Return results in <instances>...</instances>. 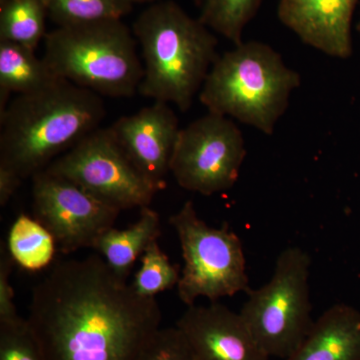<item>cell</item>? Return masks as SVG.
<instances>
[{"mask_svg": "<svg viewBox=\"0 0 360 360\" xmlns=\"http://www.w3.org/2000/svg\"><path fill=\"white\" fill-rule=\"evenodd\" d=\"M14 262L6 246L0 248V322L14 321L20 319L14 302V290L11 276Z\"/></svg>", "mask_w": 360, "mask_h": 360, "instance_id": "cell-24", "label": "cell"}, {"mask_svg": "<svg viewBox=\"0 0 360 360\" xmlns=\"http://www.w3.org/2000/svg\"><path fill=\"white\" fill-rule=\"evenodd\" d=\"M32 182L33 217L49 229L63 255L94 250L122 212L47 170L34 175Z\"/></svg>", "mask_w": 360, "mask_h": 360, "instance_id": "cell-10", "label": "cell"}, {"mask_svg": "<svg viewBox=\"0 0 360 360\" xmlns=\"http://www.w3.org/2000/svg\"><path fill=\"white\" fill-rule=\"evenodd\" d=\"M181 248L184 269L177 295L186 307L198 298L217 302L251 290L243 243L226 224L217 229L203 221L188 200L169 217Z\"/></svg>", "mask_w": 360, "mask_h": 360, "instance_id": "cell-7", "label": "cell"}, {"mask_svg": "<svg viewBox=\"0 0 360 360\" xmlns=\"http://www.w3.org/2000/svg\"><path fill=\"white\" fill-rule=\"evenodd\" d=\"M264 0H198L200 20L212 32L233 45L243 41V33Z\"/></svg>", "mask_w": 360, "mask_h": 360, "instance_id": "cell-19", "label": "cell"}, {"mask_svg": "<svg viewBox=\"0 0 360 360\" xmlns=\"http://www.w3.org/2000/svg\"><path fill=\"white\" fill-rule=\"evenodd\" d=\"M132 32L143 58L139 94L186 112L219 58L217 37L170 0L144 9Z\"/></svg>", "mask_w": 360, "mask_h": 360, "instance_id": "cell-3", "label": "cell"}, {"mask_svg": "<svg viewBox=\"0 0 360 360\" xmlns=\"http://www.w3.org/2000/svg\"><path fill=\"white\" fill-rule=\"evenodd\" d=\"M23 180L6 168L0 167V206L4 207L22 184Z\"/></svg>", "mask_w": 360, "mask_h": 360, "instance_id": "cell-25", "label": "cell"}, {"mask_svg": "<svg viewBox=\"0 0 360 360\" xmlns=\"http://www.w3.org/2000/svg\"><path fill=\"white\" fill-rule=\"evenodd\" d=\"M180 129L179 117L169 104L160 101L122 116L110 127L125 155L158 191L167 184Z\"/></svg>", "mask_w": 360, "mask_h": 360, "instance_id": "cell-11", "label": "cell"}, {"mask_svg": "<svg viewBox=\"0 0 360 360\" xmlns=\"http://www.w3.org/2000/svg\"><path fill=\"white\" fill-rule=\"evenodd\" d=\"M134 32L122 20L58 26L44 39V60L61 79L101 96L139 92L143 63Z\"/></svg>", "mask_w": 360, "mask_h": 360, "instance_id": "cell-5", "label": "cell"}, {"mask_svg": "<svg viewBox=\"0 0 360 360\" xmlns=\"http://www.w3.org/2000/svg\"><path fill=\"white\" fill-rule=\"evenodd\" d=\"M285 360H360V310L347 303L331 305Z\"/></svg>", "mask_w": 360, "mask_h": 360, "instance_id": "cell-14", "label": "cell"}, {"mask_svg": "<svg viewBox=\"0 0 360 360\" xmlns=\"http://www.w3.org/2000/svg\"><path fill=\"white\" fill-rule=\"evenodd\" d=\"M356 30H357V32H359V35H360V18H359V23H357V25H356Z\"/></svg>", "mask_w": 360, "mask_h": 360, "instance_id": "cell-27", "label": "cell"}, {"mask_svg": "<svg viewBox=\"0 0 360 360\" xmlns=\"http://www.w3.org/2000/svg\"><path fill=\"white\" fill-rule=\"evenodd\" d=\"M7 251L14 264L28 272H37L53 262L58 250L56 239L34 217L20 213L7 234Z\"/></svg>", "mask_w": 360, "mask_h": 360, "instance_id": "cell-17", "label": "cell"}, {"mask_svg": "<svg viewBox=\"0 0 360 360\" xmlns=\"http://www.w3.org/2000/svg\"><path fill=\"white\" fill-rule=\"evenodd\" d=\"M132 4H146V2H155L156 0H130Z\"/></svg>", "mask_w": 360, "mask_h": 360, "instance_id": "cell-26", "label": "cell"}, {"mask_svg": "<svg viewBox=\"0 0 360 360\" xmlns=\"http://www.w3.org/2000/svg\"><path fill=\"white\" fill-rule=\"evenodd\" d=\"M161 234L160 217L150 206L141 208L139 217L125 229L111 227L96 241L94 250L120 278L127 281L137 258Z\"/></svg>", "mask_w": 360, "mask_h": 360, "instance_id": "cell-15", "label": "cell"}, {"mask_svg": "<svg viewBox=\"0 0 360 360\" xmlns=\"http://www.w3.org/2000/svg\"><path fill=\"white\" fill-rule=\"evenodd\" d=\"M245 156V137L234 120L207 112L180 129L170 172L186 191L213 195L233 187Z\"/></svg>", "mask_w": 360, "mask_h": 360, "instance_id": "cell-8", "label": "cell"}, {"mask_svg": "<svg viewBox=\"0 0 360 360\" xmlns=\"http://www.w3.org/2000/svg\"><path fill=\"white\" fill-rule=\"evenodd\" d=\"M175 326L198 360H270L240 314L220 303L188 307Z\"/></svg>", "mask_w": 360, "mask_h": 360, "instance_id": "cell-12", "label": "cell"}, {"mask_svg": "<svg viewBox=\"0 0 360 360\" xmlns=\"http://www.w3.org/2000/svg\"><path fill=\"white\" fill-rule=\"evenodd\" d=\"M179 278V266L169 262L156 240L141 255V265L131 285L142 297L156 298L160 293L177 288Z\"/></svg>", "mask_w": 360, "mask_h": 360, "instance_id": "cell-21", "label": "cell"}, {"mask_svg": "<svg viewBox=\"0 0 360 360\" xmlns=\"http://www.w3.org/2000/svg\"><path fill=\"white\" fill-rule=\"evenodd\" d=\"M0 360H46L26 319L0 322Z\"/></svg>", "mask_w": 360, "mask_h": 360, "instance_id": "cell-22", "label": "cell"}, {"mask_svg": "<svg viewBox=\"0 0 360 360\" xmlns=\"http://www.w3.org/2000/svg\"><path fill=\"white\" fill-rule=\"evenodd\" d=\"M47 13L58 26L122 20L134 6L130 0H44Z\"/></svg>", "mask_w": 360, "mask_h": 360, "instance_id": "cell-20", "label": "cell"}, {"mask_svg": "<svg viewBox=\"0 0 360 360\" xmlns=\"http://www.w3.org/2000/svg\"><path fill=\"white\" fill-rule=\"evenodd\" d=\"M45 170L77 184L120 212L146 207L158 193L125 155L110 127H99L87 135Z\"/></svg>", "mask_w": 360, "mask_h": 360, "instance_id": "cell-9", "label": "cell"}, {"mask_svg": "<svg viewBox=\"0 0 360 360\" xmlns=\"http://www.w3.org/2000/svg\"><path fill=\"white\" fill-rule=\"evenodd\" d=\"M136 360H198L179 329L160 328Z\"/></svg>", "mask_w": 360, "mask_h": 360, "instance_id": "cell-23", "label": "cell"}, {"mask_svg": "<svg viewBox=\"0 0 360 360\" xmlns=\"http://www.w3.org/2000/svg\"><path fill=\"white\" fill-rule=\"evenodd\" d=\"M26 321L46 360H136L161 310L92 255L52 266L33 288Z\"/></svg>", "mask_w": 360, "mask_h": 360, "instance_id": "cell-1", "label": "cell"}, {"mask_svg": "<svg viewBox=\"0 0 360 360\" xmlns=\"http://www.w3.org/2000/svg\"><path fill=\"white\" fill-rule=\"evenodd\" d=\"M44 0H0V41L37 49L47 32Z\"/></svg>", "mask_w": 360, "mask_h": 360, "instance_id": "cell-18", "label": "cell"}, {"mask_svg": "<svg viewBox=\"0 0 360 360\" xmlns=\"http://www.w3.org/2000/svg\"><path fill=\"white\" fill-rule=\"evenodd\" d=\"M310 266L307 251L285 248L277 257L269 283L246 293L239 314L270 357L288 359L314 326Z\"/></svg>", "mask_w": 360, "mask_h": 360, "instance_id": "cell-6", "label": "cell"}, {"mask_svg": "<svg viewBox=\"0 0 360 360\" xmlns=\"http://www.w3.org/2000/svg\"><path fill=\"white\" fill-rule=\"evenodd\" d=\"M359 0H279L277 18L307 46L329 58L354 53L352 25Z\"/></svg>", "mask_w": 360, "mask_h": 360, "instance_id": "cell-13", "label": "cell"}, {"mask_svg": "<svg viewBox=\"0 0 360 360\" xmlns=\"http://www.w3.org/2000/svg\"><path fill=\"white\" fill-rule=\"evenodd\" d=\"M103 98L68 80L18 96L0 111V167L25 180L99 129Z\"/></svg>", "mask_w": 360, "mask_h": 360, "instance_id": "cell-2", "label": "cell"}, {"mask_svg": "<svg viewBox=\"0 0 360 360\" xmlns=\"http://www.w3.org/2000/svg\"><path fill=\"white\" fill-rule=\"evenodd\" d=\"M302 77L271 45L243 40L212 65L198 97L207 112L272 135Z\"/></svg>", "mask_w": 360, "mask_h": 360, "instance_id": "cell-4", "label": "cell"}, {"mask_svg": "<svg viewBox=\"0 0 360 360\" xmlns=\"http://www.w3.org/2000/svg\"><path fill=\"white\" fill-rule=\"evenodd\" d=\"M59 78L34 49L8 41H0V111L11 94H37L58 84Z\"/></svg>", "mask_w": 360, "mask_h": 360, "instance_id": "cell-16", "label": "cell"}]
</instances>
